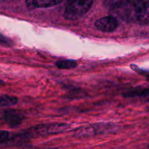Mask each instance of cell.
<instances>
[{"label":"cell","mask_w":149,"mask_h":149,"mask_svg":"<svg viewBox=\"0 0 149 149\" xmlns=\"http://www.w3.org/2000/svg\"><path fill=\"white\" fill-rule=\"evenodd\" d=\"M18 102V99L14 96L1 95L0 96V107H10L16 105Z\"/></svg>","instance_id":"cell-7"},{"label":"cell","mask_w":149,"mask_h":149,"mask_svg":"<svg viewBox=\"0 0 149 149\" xmlns=\"http://www.w3.org/2000/svg\"><path fill=\"white\" fill-rule=\"evenodd\" d=\"M0 43L3 44V45H8V46L13 45L12 42L8 39V38L4 37V36L1 34H0Z\"/></svg>","instance_id":"cell-12"},{"label":"cell","mask_w":149,"mask_h":149,"mask_svg":"<svg viewBox=\"0 0 149 149\" xmlns=\"http://www.w3.org/2000/svg\"><path fill=\"white\" fill-rule=\"evenodd\" d=\"M149 0H134V8L136 18L143 25L148 23Z\"/></svg>","instance_id":"cell-3"},{"label":"cell","mask_w":149,"mask_h":149,"mask_svg":"<svg viewBox=\"0 0 149 149\" xmlns=\"http://www.w3.org/2000/svg\"><path fill=\"white\" fill-rule=\"evenodd\" d=\"M68 125L65 123H53L48 125H39L34 128H32V132L39 135V136H45L48 135L61 133L66 130Z\"/></svg>","instance_id":"cell-2"},{"label":"cell","mask_w":149,"mask_h":149,"mask_svg":"<svg viewBox=\"0 0 149 149\" xmlns=\"http://www.w3.org/2000/svg\"><path fill=\"white\" fill-rule=\"evenodd\" d=\"M127 97H137V96H143V97H147L148 95V89H143V90H135V91L129 92L124 95Z\"/></svg>","instance_id":"cell-9"},{"label":"cell","mask_w":149,"mask_h":149,"mask_svg":"<svg viewBox=\"0 0 149 149\" xmlns=\"http://www.w3.org/2000/svg\"><path fill=\"white\" fill-rule=\"evenodd\" d=\"M56 66L61 69H71L77 66V63L74 60H63L58 61Z\"/></svg>","instance_id":"cell-8"},{"label":"cell","mask_w":149,"mask_h":149,"mask_svg":"<svg viewBox=\"0 0 149 149\" xmlns=\"http://www.w3.org/2000/svg\"><path fill=\"white\" fill-rule=\"evenodd\" d=\"M93 0H72L65 7L63 17L65 20H74L82 17L93 6Z\"/></svg>","instance_id":"cell-1"},{"label":"cell","mask_w":149,"mask_h":149,"mask_svg":"<svg viewBox=\"0 0 149 149\" xmlns=\"http://www.w3.org/2000/svg\"><path fill=\"white\" fill-rule=\"evenodd\" d=\"M130 68H132L134 71L138 73V74H141V75L145 76V77H146V78H148V72L147 71H146V70L141 69V68H140L139 67L137 66V65H130Z\"/></svg>","instance_id":"cell-11"},{"label":"cell","mask_w":149,"mask_h":149,"mask_svg":"<svg viewBox=\"0 0 149 149\" xmlns=\"http://www.w3.org/2000/svg\"><path fill=\"white\" fill-rule=\"evenodd\" d=\"M4 119L9 126L13 127L19 126L24 120L25 117L18 111L7 110L4 113Z\"/></svg>","instance_id":"cell-5"},{"label":"cell","mask_w":149,"mask_h":149,"mask_svg":"<svg viewBox=\"0 0 149 149\" xmlns=\"http://www.w3.org/2000/svg\"><path fill=\"white\" fill-rule=\"evenodd\" d=\"M4 84V81L0 79V86H3Z\"/></svg>","instance_id":"cell-13"},{"label":"cell","mask_w":149,"mask_h":149,"mask_svg":"<svg viewBox=\"0 0 149 149\" xmlns=\"http://www.w3.org/2000/svg\"><path fill=\"white\" fill-rule=\"evenodd\" d=\"M64 0H26V6L29 9L45 8L60 4Z\"/></svg>","instance_id":"cell-6"},{"label":"cell","mask_w":149,"mask_h":149,"mask_svg":"<svg viewBox=\"0 0 149 149\" xmlns=\"http://www.w3.org/2000/svg\"><path fill=\"white\" fill-rule=\"evenodd\" d=\"M10 140V133L5 130H0V143L7 142Z\"/></svg>","instance_id":"cell-10"},{"label":"cell","mask_w":149,"mask_h":149,"mask_svg":"<svg viewBox=\"0 0 149 149\" xmlns=\"http://www.w3.org/2000/svg\"><path fill=\"white\" fill-rule=\"evenodd\" d=\"M118 20L113 16H106L98 19L95 23V26L97 30L103 32H113L117 29Z\"/></svg>","instance_id":"cell-4"}]
</instances>
